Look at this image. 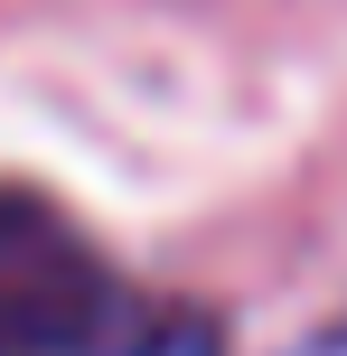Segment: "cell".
Instances as JSON below:
<instances>
[{
  "instance_id": "cell-1",
  "label": "cell",
  "mask_w": 347,
  "mask_h": 356,
  "mask_svg": "<svg viewBox=\"0 0 347 356\" xmlns=\"http://www.w3.org/2000/svg\"><path fill=\"white\" fill-rule=\"evenodd\" d=\"M0 356H225V328L131 282L66 207L0 188Z\"/></svg>"
}]
</instances>
